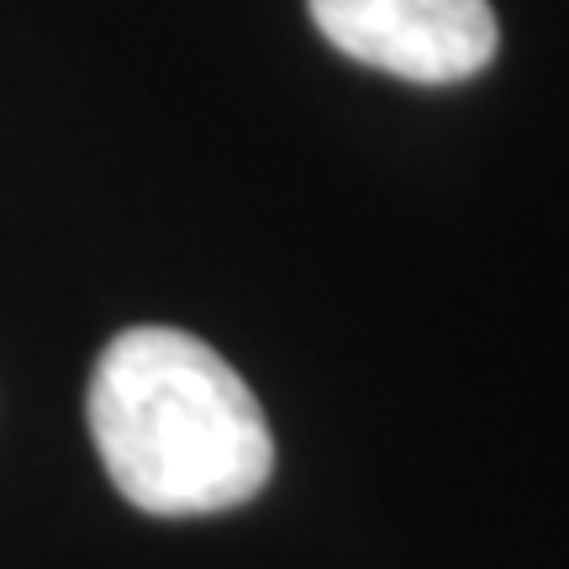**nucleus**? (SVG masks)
Masks as SVG:
<instances>
[{
  "mask_svg": "<svg viewBox=\"0 0 569 569\" xmlns=\"http://www.w3.org/2000/svg\"><path fill=\"white\" fill-rule=\"evenodd\" d=\"M338 53L411 84L475 80L496 59V11L490 0H306Z\"/></svg>",
  "mask_w": 569,
  "mask_h": 569,
  "instance_id": "obj_2",
  "label": "nucleus"
},
{
  "mask_svg": "<svg viewBox=\"0 0 569 569\" xmlns=\"http://www.w3.org/2000/svg\"><path fill=\"white\" fill-rule=\"evenodd\" d=\"M84 417L111 486L148 517L232 511L274 475L259 396L180 327L117 332L96 359Z\"/></svg>",
  "mask_w": 569,
  "mask_h": 569,
  "instance_id": "obj_1",
  "label": "nucleus"
}]
</instances>
